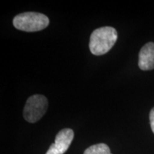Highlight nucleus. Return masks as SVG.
Segmentation results:
<instances>
[{"label": "nucleus", "mask_w": 154, "mask_h": 154, "mask_svg": "<svg viewBox=\"0 0 154 154\" xmlns=\"http://www.w3.org/2000/svg\"><path fill=\"white\" fill-rule=\"evenodd\" d=\"M84 154H111L109 147L105 143H99L88 147Z\"/></svg>", "instance_id": "obj_6"}, {"label": "nucleus", "mask_w": 154, "mask_h": 154, "mask_svg": "<svg viewBox=\"0 0 154 154\" xmlns=\"http://www.w3.org/2000/svg\"><path fill=\"white\" fill-rule=\"evenodd\" d=\"M74 134L71 128H63L58 133L55 138L54 143L50 146L46 154H63L69 148Z\"/></svg>", "instance_id": "obj_4"}, {"label": "nucleus", "mask_w": 154, "mask_h": 154, "mask_svg": "<svg viewBox=\"0 0 154 154\" xmlns=\"http://www.w3.org/2000/svg\"><path fill=\"white\" fill-rule=\"evenodd\" d=\"M149 119H150V124H151V130L154 134V108H153V109H151V111H150Z\"/></svg>", "instance_id": "obj_7"}, {"label": "nucleus", "mask_w": 154, "mask_h": 154, "mask_svg": "<svg viewBox=\"0 0 154 154\" xmlns=\"http://www.w3.org/2000/svg\"><path fill=\"white\" fill-rule=\"evenodd\" d=\"M138 66L143 71L154 69V42L146 44L138 54Z\"/></svg>", "instance_id": "obj_5"}, {"label": "nucleus", "mask_w": 154, "mask_h": 154, "mask_svg": "<svg viewBox=\"0 0 154 154\" xmlns=\"http://www.w3.org/2000/svg\"><path fill=\"white\" fill-rule=\"evenodd\" d=\"M48 109V100L45 96L35 94L30 96L24 108V118L29 123H36L45 114Z\"/></svg>", "instance_id": "obj_3"}, {"label": "nucleus", "mask_w": 154, "mask_h": 154, "mask_svg": "<svg viewBox=\"0 0 154 154\" xmlns=\"http://www.w3.org/2000/svg\"><path fill=\"white\" fill-rule=\"evenodd\" d=\"M118 39V33L115 28L103 26L96 29L91 34L89 49L96 56L103 55L111 49Z\"/></svg>", "instance_id": "obj_1"}, {"label": "nucleus", "mask_w": 154, "mask_h": 154, "mask_svg": "<svg viewBox=\"0 0 154 154\" xmlns=\"http://www.w3.org/2000/svg\"><path fill=\"white\" fill-rule=\"evenodd\" d=\"M13 24L19 30L34 32L47 28L49 24V19L45 14L30 11L17 14L13 19Z\"/></svg>", "instance_id": "obj_2"}]
</instances>
